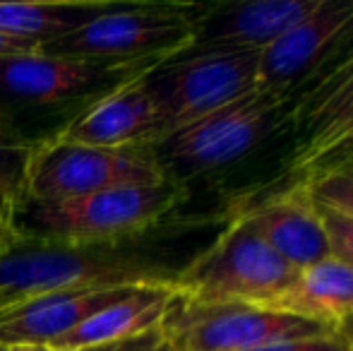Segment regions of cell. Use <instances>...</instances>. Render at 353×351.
<instances>
[{"instance_id":"2e32d148","label":"cell","mask_w":353,"mask_h":351,"mask_svg":"<svg viewBox=\"0 0 353 351\" xmlns=\"http://www.w3.org/2000/svg\"><path fill=\"white\" fill-rule=\"evenodd\" d=\"M178 299L176 284H140L123 299L113 301L103 310L94 313L82 325L51 344V351H77L87 347L121 342L159 328L173 301Z\"/></svg>"},{"instance_id":"83f0119b","label":"cell","mask_w":353,"mask_h":351,"mask_svg":"<svg viewBox=\"0 0 353 351\" xmlns=\"http://www.w3.org/2000/svg\"><path fill=\"white\" fill-rule=\"evenodd\" d=\"M3 305H8V301H5L3 296H0V308H3Z\"/></svg>"},{"instance_id":"484cf974","label":"cell","mask_w":353,"mask_h":351,"mask_svg":"<svg viewBox=\"0 0 353 351\" xmlns=\"http://www.w3.org/2000/svg\"><path fill=\"white\" fill-rule=\"evenodd\" d=\"M336 332H339L341 337H344L346 342H349L351 347H353V318H351V320H346L344 325H339V328H336Z\"/></svg>"},{"instance_id":"ffe728a7","label":"cell","mask_w":353,"mask_h":351,"mask_svg":"<svg viewBox=\"0 0 353 351\" xmlns=\"http://www.w3.org/2000/svg\"><path fill=\"white\" fill-rule=\"evenodd\" d=\"M34 145L0 132V192L22 197Z\"/></svg>"},{"instance_id":"ac0fdd59","label":"cell","mask_w":353,"mask_h":351,"mask_svg":"<svg viewBox=\"0 0 353 351\" xmlns=\"http://www.w3.org/2000/svg\"><path fill=\"white\" fill-rule=\"evenodd\" d=\"M108 0H56V3H0V32L41 51L108 10Z\"/></svg>"},{"instance_id":"3957f363","label":"cell","mask_w":353,"mask_h":351,"mask_svg":"<svg viewBox=\"0 0 353 351\" xmlns=\"http://www.w3.org/2000/svg\"><path fill=\"white\" fill-rule=\"evenodd\" d=\"M200 3H113L72 34L46 43L41 53L103 66L159 68L190 51Z\"/></svg>"},{"instance_id":"5bb4252c","label":"cell","mask_w":353,"mask_h":351,"mask_svg":"<svg viewBox=\"0 0 353 351\" xmlns=\"http://www.w3.org/2000/svg\"><path fill=\"white\" fill-rule=\"evenodd\" d=\"M132 286L61 289L27 296L0 308V347H46L72 332L94 313L123 299Z\"/></svg>"},{"instance_id":"d6986e66","label":"cell","mask_w":353,"mask_h":351,"mask_svg":"<svg viewBox=\"0 0 353 351\" xmlns=\"http://www.w3.org/2000/svg\"><path fill=\"white\" fill-rule=\"evenodd\" d=\"M305 188L320 210L353 219V157L322 169L310 181H305Z\"/></svg>"},{"instance_id":"4fadbf2b","label":"cell","mask_w":353,"mask_h":351,"mask_svg":"<svg viewBox=\"0 0 353 351\" xmlns=\"http://www.w3.org/2000/svg\"><path fill=\"white\" fill-rule=\"evenodd\" d=\"M233 217H241L257 239L265 241L296 272L330 258L320 210L305 183L272 188L260 202L241 207Z\"/></svg>"},{"instance_id":"cb8c5ba5","label":"cell","mask_w":353,"mask_h":351,"mask_svg":"<svg viewBox=\"0 0 353 351\" xmlns=\"http://www.w3.org/2000/svg\"><path fill=\"white\" fill-rule=\"evenodd\" d=\"M14 202H17V197L8 195V192H0V248H5L14 239V226H12Z\"/></svg>"},{"instance_id":"9a60e30c","label":"cell","mask_w":353,"mask_h":351,"mask_svg":"<svg viewBox=\"0 0 353 351\" xmlns=\"http://www.w3.org/2000/svg\"><path fill=\"white\" fill-rule=\"evenodd\" d=\"M58 135L103 150L154 147L161 137V118L147 87V72L87 106Z\"/></svg>"},{"instance_id":"44dd1931","label":"cell","mask_w":353,"mask_h":351,"mask_svg":"<svg viewBox=\"0 0 353 351\" xmlns=\"http://www.w3.org/2000/svg\"><path fill=\"white\" fill-rule=\"evenodd\" d=\"M320 210V207H317ZM320 219L325 226L330 258L339 260L353 267V219L344 214H336L330 210H320Z\"/></svg>"},{"instance_id":"8fae6325","label":"cell","mask_w":353,"mask_h":351,"mask_svg":"<svg viewBox=\"0 0 353 351\" xmlns=\"http://www.w3.org/2000/svg\"><path fill=\"white\" fill-rule=\"evenodd\" d=\"M353 48V0H322L315 12L260 53L257 89L293 101Z\"/></svg>"},{"instance_id":"52a82bcc","label":"cell","mask_w":353,"mask_h":351,"mask_svg":"<svg viewBox=\"0 0 353 351\" xmlns=\"http://www.w3.org/2000/svg\"><path fill=\"white\" fill-rule=\"evenodd\" d=\"M159 181H166V174L159 166L152 147L103 150L56 135L34 145L19 200L63 202L108 188Z\"/></svg>"},{"instance_id":"4316f807","label":"cell","mask_w":353,"mask_h":351,"mask_svg":"<svg viewBox=\"0 0 353 351\" xmlns=\"http://www.w3.org/2000/svg\"><path fill=\"white\" fill-rule=\"evenodd\" d=\"M5 351H51L46 347H5Z\"/></svg>"},{"instance_id":"30bf717a","label":"cell","mask_w":353,"mask_h":351,"mask_svg":"<svg viewBox=\"0 0 353 351\" xmlns=\"http://www.w3.org/2000/svg\"><path fill=\"white\" fill-rule=\"evenodd\" d=\"M149 70L154 68L70 61L41 51L0 58V111L77 108L82 113L108 92Z\"/></svg>"},{"instance_id":"9c48e42d","label":"cell","mask_w":353,"mask_h":351,"mask_svg":"<svg viewBox=\"0 0 353 351\" xmlns=\"http://www.w3.org/2000/svg\"><path fill=\"white\" fill-rule=\"evenodd\" d=\"M173 351H250L283 339L336 332L325 325L252 303H195L178 294L161 320Z\"/></svg>"},{"instance_id":"f1b7e54d","label":"cell","mask_w":353,"mask_h":351,"mask_svg":"<svg viewBox=\"0 0 353 351\" xmlns=\"http://www.w3.org/2000/svg\"><path fill=\"white\" fill-rule=\"evenodd\" d=\"M0 351H5V347H0Z\"/></svg>"},{"instance_id":"6da1fadb","label":"cell","mask_w":353,"mask_h":351,"mask_svg":"<svg viewBox=\"0 0 353 351\" xmlns=\"http://www.w3.org/2000/svg\"><path fill=\"white\" fill-rule=\"evenodd\" d=\"M142 239L116 243H46L12 239L0 248V296L8 303L61 289L176 284Z\"/></svg>"},{"instance_id":"7a4b0ae2","label":"cell","mask_w":353,"mask_h":351,"mask_svg":"<svg viewBox=\"0 0 353 351\" xmlns=\"http://www.w3.org/2000/svg\"><path fill=\"white\" fill-rule=\"evenodd\" d=\"M188 197L181 183L118 185L63 202H14V239L46 243H116L147 236Z\"/></svg>"},{"instance_id":"8992f818","label":"cell","mask_w":353,"mask_h":351,"mask_svg":"<svg viewBox=\"0 0 353 351\" xmlns=\"http://www.w3.org/2000/svg\"><path fill=\"white\" fill-rule=\"evenodd\" d=\"M296 274L241 217H233L210 248L181 267L176 289L195 303L267 305Z\"/></svg>"},{"instance_id":"277c9868","label":"cell","mask_w":353,"mask_h":351,"mask_svg":"<svg viewBox=\"0 0 353 351\" xmlns=\"http://www.w3.org/2000/svg\"><path fill=\"white\" fill-rule=\"evenodd\" d=\"M291 103V101H288ZM288 103L255 92L171 132L152 147L166 178L188 183L245 164L286 130Z\"/></svg>"},{"instance_id":"5b68a950","label":"cell","mask_w":353,"mask_h":351,"mask_svg":"<svg viewBox=\"0 0 353 351\" xmlns=\"http://www.w3.org/2000/svg\"><path fill=\"white\" fill-rule=\"evenodd\" d=\"M288 147L272 188L310 181L353 157V48L288 103Z\"/></svg>"},{"instance_id":"7c38bea8","label":"cell","mask_w":353,"mask_h":351,"mask_svg":"<svg viewBox=\"0 0 353 351\" xmlns=\"http://www.w3.org/2000/svg\"><path fill=\"white\" fill-rule=\"evenodd\" d=\"M322 0H236L205 5L192 51L262 53L288 29L315 12Z\"/></svg>"},{"instance_id":"e0dca14e","label":"cell","mask_w":353,"mask_h":351,"mask_svg":"<svg viewBox=\"0 0 353 351\" xmlns=\"http://www.w3.org/2000/svg\"><path fill=\"white\" fill-rule=\"evenodd\" d=\"M267 308L336 330L353 318V267L334 258L305 267Z\"/></svg>"},{"instance_id":"7402d4cb","label":"cell","mask_w":353,"mask_h":351,"mask_svg":"<svg viewBox=\"0 0 353 351\" xmlns=\"http://www.w3.org/2000/svg\"><path fill=\"white\" fill-rule=\"evenodd\" d=\"M250 351H353V347L339 332H330V334H317V337L283 339V342H272Z\"/></svg>"},{"instance_id":"d4e9b609","label":"cell","mask_w":353,"mask_h":351,"mask_svg":"<svg viewBox=\"0 0 353 351\" xmlns=\"http://www.w3.org/2000/svg\"><path fill=\"white\" fill-rule=\"evenodd\" d=\"M39 48L32 43L22 41V39L8 37L0 32V58H12V56H24V53H37Z\"/></svg>"},{"instance_id":"603a6c76","label":"cell","mask_w":353,"mask_h":351,"mask_svg":"<svg viewBox=\"0 0 353 351\" xmlns=\"http://www.w3.org/2000/svg\"><path fill=\"white\" fill-rule=\"evenodd\" d=\"M77 351H173V349H171V344H168L166 334L161 332V325H159V328L137 334V337L121 339V342H111V344H101V347L77 349Z\"/></svg>"},{"instance_id":"ba28073f","label":"cell","mask_w":353,"mask_h":351,"mask_svg":"<svg viewBox=\"0 0 353 351\" xmlns=\"http://www.w3.org/2000/svg\"><path fill=\"white\" fill-rule=\"evenodd\" d=\"M260 53L185 51L147 72V87L161 118V137L257 89Z\"/></svg>"}]
</instances>
